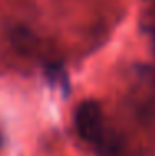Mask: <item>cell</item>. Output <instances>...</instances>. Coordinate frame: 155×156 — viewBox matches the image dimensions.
I'll return each instance as SVG.
<instances>
[{
  "mask_svg": "<svg viewBox=\"0 0 155 156\" xmlns=\"http://www.w3.org/2000/svg\"><path fill=\"white\" fill-rule=\"evenodd\" d=\"M140 27H142L143 33L147 35V38H149V42H150V47H152V50L155 53V7H149V9L142 13Z\"/></svg>",
  "mask_w": 155,
  "mask_h": 156,
  "instance_id": "cell-3",
  "label": "cell"
},
{
  "mask_svg": "<svg viewBox=\"0 0 155 156\" xmlns=\"http://www.w3.org/2000/svg\"><path fill=\"white\" fill-rule=\"evenodd\" d=\"M143 2H145L149 7H155V0H143Z\"/></svg>",
  "mask_w": 155,
  "mask_h": 156,
  "instance_id": "cell-5",
  "label": "cell"
},
{
  "mask_svg": "<svg viewBox=\"0 0 155 156\" xmlns=\"http://www.w3.org/2000/svg\"><path fill=\"white\" fill-rule=\"evenodd\" d=\"M97 148L100 151V156H134L124 140H120L119 136L109 135V133L97 144Z\"/></svg>",
  "mask_w": 155,
  "mask_h": 156,
  "instance_id": "cell-2",
  "label": "cell"
},
{
  "mask_svg": "<svg viewBox=\"0 0 155 156\" xmlns=\"http://www.w3.org/2000/svg\"><path fill=\"white\" fill-rule=\"evenodd\" d=\"M149 113L152 115V116L155 118V100H153V103H152V106H150V110H149Z\"/></svg>",
  "mask_w": 155,
  "mask_h": 156,
  "instance_id": "cell-4",
  "label": "cell"
},
{
  "mask_svg": "<svg viewBox=\"0 0 155 156\" xmlns=\"http://www.w3.org/2000/svg\"><path fill=\"white\" fill-rule=\"evenodd\" d=\"M73 123H75V129L80 135V138L95 146L107 135L103 111L100 105L94 100H85L77 106L73 111Z\"/></svg>",
  "mask_w": 155,
  "mask_h": 156,
  "instance_id": "cell-1",
  "label": "cell"
}]
</instances>
